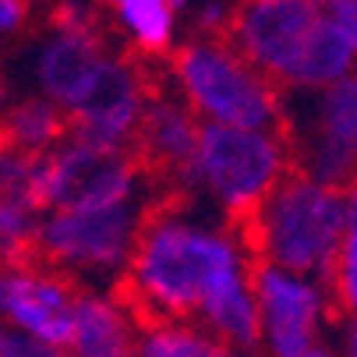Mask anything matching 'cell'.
I'll return each mask as SVG.
<instances>
[{
	"label": "cell",
	"mask_w": 357,
	"mask_h": 357,
	"mask_svg": "<svg viewBox=\"0 0 357 357\" xmlns=\"http://www.w3.org/2000/svg\"><path fill=\"white\" fill-rule=\"evenodd\" d=\"M117 290L145 319H191L227 350H259L255 259L237 223L163 195L145 216Z\"/></svg>",
	"instance_id": "cell-1"
},
{
	"label": "cell",
	"mask_w": 357,
	"mask_h": 357,
	"mask_svg": "<svg viewBox=\"0 0 357 357\" xmlns=\"http://www.w3.org/2000/svg\"><path fill=\"white\" fill-rule=\"evenodd\" d=\"M227 39L283 92H312L357 71L354 50L319 0H241Z\"/></svg>",
	"instance_id": "cell-2"
},
{
	"label": "cell",
	"mask_w": 357,
	"mask_h": 357,
	"mask_svg": "<svg viewBox=\"0 0 357 357\" xmlns=\"http://www.w3.org/2000/svg\"><path fill=\"white\" fill-rule=\"evenodd\" d=\"M290 170L294 156L283 128L202 124L191 160L167 188L241 227Z\"/></svg>",
	"instance_id": "cell-3"
},
{
	"label": "cell",
	"mask_w": 357,
	"mask_h": 357,
	"mask_svg": "<svg viewBox=\"0 0 357 357\" xmlns=\"http://www.w3.org/2000/svg\"><path fill=\"white\" fill-rule=\"evenodd\" d=\"M241 234L255 262L326 280L347 234V195L336 184L290 170L241 223Z\"/></svg>",
	"instance_id": "cell-4"
},
{
	"label": "cell",
	"mask_w": 357,
	"mask_h": 357,
	"mask_svg": "<svg viewBox=\"0 0 357 357\" xmlns=\"http://www.w3.org/2000/svg\"><path fill=\"white\" fill-rule=\"evenodd\" d=\"M163 82L202 124L283 128V89L244 61L227 36H195L174 46Z\"/></svg>",
	"instance_id": "cell-5"
},
{
	"label": "cell",
	"mask_w": 357,
	"mask_h": 357,
	"mask_svg": "<svg viewBox=\"0 0 357 357\" xmlns=\"http://www.w3.org/2000/svg\"><path fill=\"white\" fill-rule=\"evenodd\" d=\"M152 206L75 202V206L50 209L39 216L36 259L61 269L82 287H117Z\"/></svg>",
	"instance_id": "cell-6"
},
{
	"label": "cell",
	"mask_w": 357,
	"mask_h": 357,
	"mask_svg": "<svg viewBox=\"0 0 357 357\" xmlns=\"http://www.w3.org/2000/svg\"><path fill=\"white\" fill-rule=\"evenodd\" d=\"M294 170L347 188L357 170V71L312 92H283Z\"/></svg>",
	"instance_id": "cell-7"
},
{
	"label": "cell",
	"mask_w": 357,
	"mask_h": 357,
	"mask_svg": "<svg viewBox=\"0 0 357 357\" xmlns=\"http://www.w3.org/2000/svg\"><path fill=\"white\" fill-rule=\"evenodd\" d=\"M255 304H259V354L297 357L326 343L340 322L329 283L322 276L255 262Z\"/></svg>",
	"instance_id": "cell-8"
},
{
	"label": "cell",
	"mask_w": 357,
	"mask_h": 357,
	"mask_svg": "<svg viewBox=\"0 0 357 357\" xmlns=\"http://www.w3.org/2000/svg\"><path fill=\"white\" fill-rule=\"evenodd\" d=\"M82 283L39 259L0 266V326L32 340L68 347Z\"/></svg>",
	"instance_id": "cell-9"
},
{
	"label": "cell",
	"mask_w": 357,
	"mask_h": 357,
	"mask_svg": "<svg viewBox=\"0 0 357 357\" xmlns=\"http://www.w3.org/2000/svg\"><path fill=\"white\" fill-rule=\"evenodd\" d=\"M152 89L156 82L135 57L114 54L99 89L68 117V138H78L96 152H131Z\"/></svg>",
	"instance_id": "cell-10"
},
{
	"label": "cell",
	"mask_w": 357,
	"mask_h": 357,
	"mask_svg": "<svg viewBox=\"0 0 357 357\" xmlns=\"http://www.w3.org/2000/svg\"><path fill=\"white\" fill-rule=\"evenodd\" d=\"M110 61H114V50L103 43L99 29H92V32L54 29V36H50L36 54L39 96H46L50 103H57L71 117L99 89Z\"/></svg>",
	"instance_id": "cell-11"
},
{
	"label": "cell",
	"mask_w": 357,
	"mask_h": 357,
	"mask_svg": "<svg viewBox=\"0 0 357 357\" xmlns=\"http://www.w3.org/2000/svg\"><path fill=\"white\" fill-rule=\"evenodd\" d=\"M202 121L184 107V99L160 82L149 92V103L135 135V160L163 184H170L177 177V170L191 160L195 142H198Z\"/></svg>",
	"instance_id": "cell-12"
},
{
	"label": "cell",
	"mask_w": 357,
	"mask_h": 357,
	"mask_svg": "<svg viewBox=\"0 0 357 357\" xmlns=\"http://www.w3.org/2000/svg\"><path fill=\"white\" fill-rule=\"evenodd\" d=\"M142 315L117 287H82L68 336L71 357H135Z\"/></svg>",
	"instance_id": "cell-13"
},
{
	"label": "cell",
	"mask_w": 357,
	"mask_h": 357,
	"mask_svg": "<svg viewBox=\"0 0 357 357\" xmlns=\"http://www.w3.org/2000/svg\"><path fill=\"white\" fill-rule=\"evenodd\" d=\"M0 138L22 156H43L68 138V114L46 96H25L0 117Z\"/></svg>",
	"instance_id": "cell-14"
},
{
	"label": "cell",
	"mask_w": 357,
	"mask_h": 357,
	"mask_svg": "<svg viewBox=\"0 0 357 357\" xmlns=\"http://www.w3.org/2000/svg\"><path fill=\"white\" fill-rule=\"evenodd\" d=\"M114 11V22L145 57H170L177 46V8L174 0H96Z\"/></svg>",
	"instance_id": "cell-15"
},
{
	"label": "cell",
	"mask_w": 357,
	"mask_h": 357,
	"mask_svg": "<svg viewBox=\"0 0 357 357\" xmlns=\"http://www.w3.org/2000/svg\"><path fill=\"white\" fill-rule=\"evenodd\" d=\"M135 357H227V347L191 319H145Z\"/></svg>",
	"instance_id": "cell-16"
},
{
	"label": "cell",
	"mask_w": 357,
	"mask_h": 357,
	"mask_svg": "<svg viewBox=\"0 0 357 357\" xmlns=\"http://www.w3.org/2000/svg\"><path fill=\"white\" fill-rule=\"evenodd\" d=\"M39 209L18 195H0V266H18L36 259Z\"/></svg>",
	"instance_id": "cell-17"
},
{
	"label": "cell",
	"mask_w": 357,
	"mask_h": 357,
	"mask_svg": "<svg viewBox=\"0 0 357 357\" xmlns=\"http://www.w3.org/2000/svg\"><path fill=\"white\" fill-rule=\"evenodd\" d=\"M340 322H357V255L340 251L333 273L326 276Z\"/></svg>",
	"instance_id": "cell-18"
},
{
	"label": "cell",
	"mask_w": 357,
	"mask_h": 357,
	"mask_svg": "<svg viewBox=\"0 0 357 357\" xmlns=\"http://www.w3.org/2000/svg\"><path fill=\"white\" fill-rule=\"evenodd\" d=\"M0 357H71L64 347L32 340L25 333H15L8 326H0Z\"/></svg>",
	"instance_id": "cell-19"
},
{
	"label": "cell",
	"mask_w": 357,
	"mask_h": 357,
	"mask_svg": "<svg viewBox=\"0 0 357 357\" xmlns=\"http://www.w3.org/2000/svg\"><path fill=\"white\" fill-rule=\"evenodd\" d=\"M319 8L326 22L347 39V46L354 50V61H357V0H319Z\"/></svg>",
	"instance_id": "cell-20"
},
{
	"label": "cell",
	"mask_w": 357,
	"mask_h": 357,
	"mask_svg": "<svg viewBox=\"0 0 357 357\" xmlns=\"http://www.w3.org/2000/svg\"><path fill=\"white\" fill-rule=\"evenodd\" d=\"M54 29L64 32H92L96 25V0H61L54 11Z\"/></svg>",
	"instance_id": "cell-21"
},
{
	"label": "cell",
	"mask_w": 357,
	"mask_h": 357,
	"mask_svg": "<svg viewBox=\"0 0 357 357\" xmlns=\"http://www.w3.org/2000/svg\"><path fill=\"white\" fill-rule=\"evenodd\" d=\"M230 18H234V8L227 0H202L195 11V29L198 36H227Z\"/></svg>",
	"instance_id": "cell-22"
},
{
	"label": "cell",
	"mask_w": 357,
	"mask_h": 357,
	"mask_svg": "<svg viewBox=\"0 0 357 357\" xmlns=\"http://www.w3.org/2000/svg\"><path fill=\"white\" fill-rule=\"evenodd\" d=\"M329 340L336 347V357H357V322H336Z\"/></svg>",
	"instance_id": "cell-23"
},
{
	"label": "cell",
	"mask_w": 357,
	"mask_h": 357,
	"mask_svg": "<svg viewBox=\"0 0 357 357\" xmlns=\"http://www.w3.org/2000/svg\"><path fill=\"white\" fill-rule=\"evenodd\" d=\"M25 25V0H0V32H18Z\"/></svg>",
	"instance_id": "cell-24"
},
{
	"label": "cell",
	"mask_w": 357,
	"mask_h": 357,
	"mask_svg": "<svg viewBox=\"0 0 357 357\" xmlns=\"http://www.w3.org/2000/svg\"><path fill=\"white\" fill-rule=\"evenodd\" d=\"M297 357H336V347H333V340H326V343L304 350V354H297Z\"/></svg>",
	"instance_id": "cell-25"
},
{
	"label": "cell",
	"mask_w": 357,
	"mask_h": 357,
	"mask_svg": "<svg viewBox=\"0 0 357 357\" xmlns=\"http://www.w3.org/2000/svg\"><path fill=\"white\" fill-rule=\"evenodd\" d=\"M15 103V99H11V89L4 85V82H0V117H4V110Z\"/></svg>",
	"instance_id": "cell-26"
},
{
	"label": "cell",
	"mask_w": 357,
	"mask_h": 357,
	"mask_svg": "<svg viewBox=\"0 0 357 357\" xmlns=\"http://www.w3.org/2000/svg\"><path fill=\"white\" fill-rule=\"evenodd\" d=\"M227 357H262L259 350H227Z\"/></svg>",
	"instance_id": "cell-27"
},
{
	"label": "cell",
	"mask_w": 357,
	"mask_h": 357,
	"mask_svg": "<svg viewBox=\"0 0 357 357\" xmlns=\"http://www.w3.org/2000/svg\"><path fill=\"white\" fill-rule=\"evenodd\" d=\"M188 4H191V0H174V8H177V11H181V8H188Z\"/></svg>",
	"instance_id": "cell-28"
},
{
	"label": "cell",
	"mask_w": 357,
	"mask_h": 357,
	"mask_svg": "<svg viewBox=\"0 0 357 357\" xmlns=\"http://www.w3.org/2000/svg\"><path fill=\"white\" fill-rule=\"evenodd\" d=\"M0 152H4V138H0Z\"/></svg>",
	"instance_id": "cell-29"
}]
</instances>
